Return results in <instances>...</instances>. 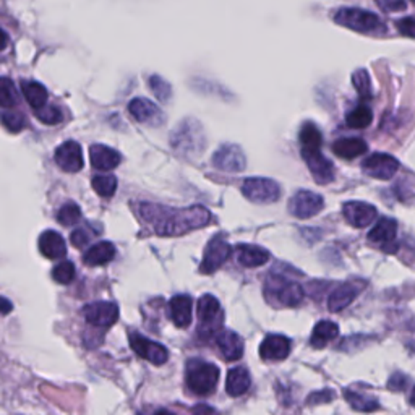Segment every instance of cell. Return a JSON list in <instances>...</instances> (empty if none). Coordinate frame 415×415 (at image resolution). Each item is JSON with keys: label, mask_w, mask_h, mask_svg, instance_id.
<instances>
[{"label": "cell", "mask_w": 415, "mask_h": 415, "mask_svg": "<svg viewBox=\"0 0 415 415\" xmlns=\"http://www.w3.org/2000/svg\"><path fill=\"white\" fill-rule=\"evenodd\" d=\"M396 234H398V223L391 218H381L370 230L369 240L381 248H389V244L396 240Z\"/></svg>", "instance_id": "cell-21"}, {"label": "cell", "mask_w": 415, "mask_h": 415, "mask_svg": "<svg viewBox=\"0 0 415 415\" xmlns=\"http://www.w3.org/2000/svg\"><path fill=\"white\" fill-rule=\"evenodd\" d=\"M36 115L42 124H47V125H56V124L62 122V119H64L62 117L60 109L56 108V105H49V104H46L44 108L37 109Z\"/></svg>", "instance_id": "cell-41"}, {"label": "cell", "mask_w": 415, "mask_h": 415, "mask_svg": "<svg viewBox=\"0 0 415 415\" xmlns=\"http://www.w3.org/2000/svg\"><path fill=\"white\" fill-rule=\"evenodd\" d=\"M298 139H300L302 151H315V149H321V143H323L321 132L313 122H305L302 125L300 133H298Z\"/></svg>", "instance_id": "cell-30"}, {"label": "cell", "mask_w": 415, "mask_h": 415, "mask_svg": "<svg viewBox=\"0 0 415 415\" xmlns=\"http://www.w3.org/2000/svg\"><path fill=\"white\" fill-rule=\"evenodd\" d=\"M410 349H412L415 352V342H412V344H410Z\"/></svg>", "instance_id": "cell-52"}, {"label": "cell", "mask_w": 415, "mask_h": 415, "mask_svg": "<svg viewBox=\"0 0 415 415\" xmlns=\"http://www.w3.org/2000/svg\"><path fill=\"white\" fill-rule=\"evenodd\" d=\"M192 298L188 296H176L169 302V315L177 328H187L192 323Z\"/></svg>", "instance_id": "cell-23"}, {"label": "cell", "mask_w": 415, "mask_h": 415, "mask_svg": "<svg viewBox=\"0 0 415 415\" xmlns=\"http://www.w3.org/2000/svg\"><path fill=\"white\" fill-rule=\"evenodd\" d=\"M198 318H200V334L214 330V326L221 325V305L214 296H203L198 300Z\"/></svg>", "instance_id": "cell-15"}, {"label": "cell", "mask_w": 415, "mask_h": 415, "mask_svg": "<svg viewBox=\"0 0 415 415\" xmlns=\"http://www.w3.org/2000/svg\"><path fill=\"white\" fill-rule=\"evenodd\" d=\"M56 162L65 172H80L83 169V151L76 142H65L56 149Z\"/></svg>", "instance_id": "cell-16"}, {"label": "cell", "mask_w": 415, "mask_h": 415, "mask_svg": "<svg viewBox=\"0 0 415 415\" xmlns=\"http://www.w3.org/2000/svg\"><path fill=\"white\" fill-rule=\"evenodd\" d=\"M18 101V93L12 80L0 76V108H13Z\"/></svg>", "instance_id": "cell-36"}, {"label": "cell", "mask_w": 415, "mask_h": 415, "mask_svg": "<svg viewBox=\"0 0 415 415\" xmlns=\"http://www.w3.org/2000/svg\"><path fill=\"white\" fill-rule=\"evenodd\" d=\"M115 247L110 242H99L83 255V262L88 266H103L115 258Z\"/></svg>", "instance_id": "cell-28"}, {"label": "cell", "mask_w": 415, "mask_h": 415, "mask_svg": "<svg viewBox=\"0 0 415 415\" xmlns=\"http://www.w3.org/2000/svg\"><path fill=\"white\" fill-rule=\"evenodd\" d=\"M22 91L25 99L28 101V104H30L33 109L37 110L46 105L47 91L41 83H37V81H23Z\"/></svg>", "instance_id": "cell-31"}, {"label": "cell", "mask_w": 415, "mask_h": 415, "mask_svg": "<svg viewBox=\"0 0 415 415\" xmlns=\"http://www.w3.org/2000/svg\"><path fill=\"white\" fill-rule=\"evenodd\" d=\"M0 124L12 133L22 132L26 127L25 115L15 110H0Z\"/></svg>", "instance_id": "cell-33"}, {"label": "cell", "mask_w": 415, "mask_h": 415, "mask_svg": "<svg viewBox=\"0 0 415 415\" xmlns=\"http://www.w3.org/2000/svg\"><path fill=\"white\" fill-rule=\"evenodd\" d=\"M396 28L400 35L407 37H415V17H405L403 20L396 22Z\"/></svg>", "instance_id": "cell-43"}, {"label": "cell", "mask_w": 415, "mask_h": 415, "mask_svg": "<svg viewBox=\"0 0 415 415\" xmlns=\"http://www.w3.org/2000/svg\"><path fill=\"white\" fill-rule=\"evenodd\" d=\"M362 169L366 176L378 178V180H389L399 169V161L391 154L375 153L369 156L362 164Z\"/></svg>", "instance_id": "cell-10"}, {"label": "cell", "mask_w": 415, "mask_h": 415, "mask_svg": "<svg viewBox=\"0 0 415 415\" xmlns=\"http://www.w3.org/2000/svg\"><path fill=\"white\" fill-rule=\"evenodd\" d=\"M334 22L337 25L349 28L352 31L364 33V35L383 36L386 35V25L383 20L369 10H362L355 7H342L334 12Z\"/></svg>", "instance_id": "cell-2"}, {"label": "cell", "mask_w": 415, "mask_h": 415, "mask_svg": "<svg viewBox=\"0 0 415 415\" xmlns=\"http://www.w3.org/2000/svg\"><path fill=\"white\" fill-rule=\"evenodd\" d=\"M242 193L253 203H274L281 196V187L271 178L250 177L242 183Z\"/></svg>", "instance_id": "cell-6"}, {"label": "cell", "mask_w": 415, "mask_h": 415, "mask_svg": "<svg viewBox=\"0 0 415 415\" xmlns=\"http://www.w3.org/2000/svg\"><path fill=\"white\" fill-rule=\"evenodd\" d=\"M332 399V391H320V393L310 394V398L307 399V404H318V403H328Z\"/></svg>", "instance_id": "cell-45"}, {"label": "cell", "mask_w": 415, "mask_h": 415, "mask_svg": "<svg viewBox=\"0 0 415 415\" xmlns=\"http://www.w3.org/2000/svg\"><path fill=\"white\" fill-rule=\"evenodd\" d=\"M352 85H354V88L357 91H359L362 98L365 99L371 98V80L369 71L364 69L354 71V75H352Z\"/></svg>", "instance_id": "cell-38"}, {"label": "cell", "mask_w": 415, "mask_h": 415, "mask_svg": "<svg viewBox=\"0 0 415 415\" xmlns=\"http://www.w3.org/2000/svg\"><path fill=\"white\" fill-rule=\"evenodd\" d=\"M90 159L91 166L98 171H112L122 161V156L119 151L105 146V144H93L90 148Z\"/></svg>", "instance_id": "cell-20"}, {"label": "cell", "mask_w": 415, "mask_h": 415, "mask_svg": "<svg viewBox=\"0 0 415 415\" xmlns=\"http://www.w3.org/2000/svg\"><path fill=\"white\" fill-rule=\"evenodd\" d=\"M232 248L228 244V240H224L223 235H216L210 240V244L205 248V257H203L200 273L211 274L223 266V264L230 258Z\"/></svg>", "instance_id": "cell-7"}, {"label": "cell", "mask_w": 415, "mask_h": 415, "mask_svg": "<svg viewBox=\"0 0 415 415\" xmlns=\"http://www.w3.org/2000/svg\"><path fill=\"white\" fill-rule=\"evenodd\" d=\"M344 396L347 403L355 410H359V412H373V410L378 407V400L371 399L369 396L352 393V391H344Z\"/></svg>", "instance_id": "cell-34"}, {"label": "cell", "mask_w": 415, "mask_h": 415, "mask_svg": "<svg viewBox=\"0 0 415 415\" xmlns=\"http://www.w3.org/2000/svg\"><path fill=\"white\" fill-rule=\"evenodd\" d=\"M359 291L360 287H357L355 284L352 282L341 284V286L331 294L330 298H328V308H330V312L336 313L344 310L346 307H349L350 303L355 300L357 296H359Z\"/></svg>", "instance_id": "cell-24"}, {"label": "cell", "mask_w": 415, "mask_h": 415, "mask_svg": "<svg viewBox=\"0 0 415 415\" xmlns=\"http://www.w3.org/2000/svg\"><path fill=\"white\" fill-rule=\"evenodd\" d=\"M94 192L103 198H110L117 190V178L114 176H96L91 180Z\"/></svg>", "instance_id": "cell-35"}, {"label": "cell", "mask_w": 415, "mask_h": 415, "mask_svg": "<svg viewBox=\"0 0 415 415\" xmlns=\"http://www.w3.org/2000/svg\"><path fill=\"white\" fill-rule=\"evenodd\" d=\"M405 381H407V378L405 376H403L400 373H396L391 376L389 383H388V388L393 389V391H400L405 388Z\"/></svg>", "instance_id": "cell-46"}, {"label": "cell", "mask_w": 415, "mask_h": 415, "mask_svg": "<svg viewBox=\"0 0 415 415\" xmlns=\"http://www.w3.org/2000/svg\"><path fill=\"white\" fill-rule=\"evenodd\" d=\"M216 344L226 360L234 362L244 355V341L237 332L224 330L216 334Z\"/></svg>", "instance_id": "cell-19"}, {"label": "cell", "mask_w": 415, "mask_h": 415, "mask_svg": "<svg viewBox=\"0 0 415 415\" xmlns=\"http://www.w3.org/2000/svg\"><path fill=\"white\" fill-rule=\"evenodd\" d=\"M250 384H252V378H250V373L247 369L244 366H235L228 373V380H226V391H228L229 396H242L250 389Z\"/></svg>", "instance_id": "cell-26"}, {"label": "cell", "mask_w": 415, "mask_h": 415, "mask_svg": "<svg viewBox=\"0 0 415 415\" xmlns=\"http://www.w3.org/2000/svg\"><path fill=\"white\" fill-rule=\"evenodd\" d=\"M128 341L135 354H138L144 360L151 362L153 365H162L169 359V352L166 347L159 344V342H154L148 339V337L138 334V332H132L128 336Z\"/></svg>", "instance_id": "cell-9"}, {"label": "cell", "mask_w": 415, "mask_h": 415, "mask_svg": "<svg viewBox=\"0 0 415 415\" xmlns=\"http://www.w3.org/2000/svg\"><path fill=\"white\" fill-rule=\"evenodd\" d=\"M342 214H344L346 221L350 226H354L357 229H362L375 223L378 211H376L373 205H369V203L347 201L346 205L342 206Z\"/></svg>", "instance_id": "cell-13"}, {"label": "cell", "mask_w": 415, "mask_h": 415, "mask_svg": "<svg viewBox=\"0 0 415 415\" xmlns=\"http://www.w3.org/2000/svg\"><path fill=\"white\" fill-rule=\"evenodd\" d=\"M154 415H176L173 412H171V410H166V409H162V410H158L156 414Z\"/></svg>", "instance_id": "cell-50"}, {"label": "cell", "mask_w": 415, "mask_h": 415, "mask_svg": "<svg viewBox=\"0 0 415 415\" xmlns=\"http://www.w3.org/2000/svg\"><path fill=\"white\" fill-rule=\"evenodd\" d=\"M40 252L49 260H59L67 255V245L64 237L56 230H46L40 237Z\"/></svg>", "instance_id": "cell-22"}, {"label": "cell", "mask_w": 415, "mask_h": 415, "mask_svg": "<svg viewBox=\"0 0 415 415\" xmlns=\"http://www.w3.org/2000/svg\"><path fill=\"white\" fill-rule=\"evenodd\" d=\"M52 279L59 284H70L75 279V264L71 262H60L52 269Z\"/></svg>", "instance_id": "cell-39"}, {"label": "cell", "mask_w": 415, "mask_h": 415, "mask_svg": "<svg viewBox=\"0 0 415 415\" xmlns=\"http://www.w3.org/2000/svg\"><path fill=\"white\" fill-rule=\"evenodd\" d=\"M412 2H414V3H415V0H412Z\"/></svg>", "instance_id": "cell-53"}, {"label": "cell", "mask_w": 415, "mask_h": 415, "mask_svg": "<svg viewBox=\"0 0 415 415\" xmlns=\"http://www.w3.org/2000/svg\"><path fill=\"white\" fill-rule=\"evenodd\" d=\"M291 354V339L281 334H271L264 337V341L260 346V355L263 360L279 362L287 359Z\"/></svg>", "instance_id": "cell-18"}, {"label": "cell", "mask_w": 415, "mask_h": 415, "mask_svg": "<svg viewBox=\"0 0 415 415\" xmlns=\"http://www.w3.org/2000/svg\"><path fill=\"white\" fill-rule=\"evenodd\" d=\"M128 110L130 114H132L133 117L142 124H148V125H153V127H158V125H161L164 122V114L161 112V109L146 98H137L130 101Z\"/></svg>", "instance_id": "cell-17"}, {"label": "cell", "mask_w": 415, "mask_h": 415, "mask_svg": "<svg viewBox=\"0 0 415 415\" xmlns=\"http://www.w3.org/2000/svg\"><path fill=\"white\" fill-rule=\"evenodd\" d=\"M13 310L12 302L6 297H0V315H8Z\"/></svg>", "instance_id": "cell-48"}, {"label": "cell", "mask_w": 415, "mask_h": 415, "mask_svg": "<svg viewBox=\"0 0 415 415\" xmlns=\"http://www.w3.org/2000/svg\"><path fill=\"white\" fill-rule=\"evenodd\" d=\"M219 380V369L213 364L201 360H192L187 365V386L192 393L208 396L216 389Z\"/></svg>", "instance_id": "cell-4"}, {"label": "cell", "mask_w": 415, "mask_h": 415, "mask_svg": "<svg viewBox=\"0 0 415 415\" xmlns=\"http://www.w3.org/2000/svg\"><path fill=\"white\" fill-rule=\"evenodd\" d=\"M148 85H149V88L153 90L154 96H156V98H158L159 101H162V103H166V101L171 99V96H172V88H171V85H169L167 81L164 80V78H161V76L153 75L151 78L148 80Z\"/></svg>", "instance_id": "cell-40"}, {"label": "cell", "mask_w": 415, "mask_h": 415, "mask_svg": "<svg viewBox=\"0 0 415 415\" xmlns=\"http://www.w3.org/2000/svg\"><path fill=\"white\" fill-rule=\"evenodd\" d=\"M325 208V200L321 195L310 190H300L289 201V211L298 219H308L316 216Z\"/></svg>", "instance_id": "cell-8"}, {"label": "cell", "mask_w": 415, "mask_h": 415, "mask_svg": "<svg viewBox=\"0 0 415 415\" xmlns=\"http://www.w3.org/2000/svg\"><path fill=\"white\" fill-rule=\"evenodd\" d=\"M303 161L307 162L308 169H310L313 178L320 185H328L334 180V167L330 159H326L321 154V149H315V151H302Z\"/></svg>", "instance_id": "cell-14"}, {"label": "cell", "mask_w": 415, "mask_h": 415, "mask_svg": "<svg viewBox=\"0 0 415 415\" xmlns=\"http://www.w3.org/2000/svg\"><path fill=\"white\" fill-rule=\"evenodd\" d=\"M410 403H412V405H415V388L412 389V396H410Z\"/></svg>", "instance_id": "cell-51"}, {"label": "cell", "mask_w": 415, "mask_h": 415, "mask_svg": "<svg viewBox=\"0 0 415 415\" xmlns=\"http://www.w3.org/2000/svg\"><path fill=\"white\" fill-rule=\"evenodd\" d=\"M264 291H266V296H271L273 294L276 302L286 307L300 305L303 302V297H305V292H303V289L297 282L286 281V279L279 276H269L266 286H264Z\"/></svg>", "instance_id": "cell-5"}, {"label": "cell", "mask_w": 415, "mask_h": 415, "mask_svg": "<svg viewBox=\"0 0 415 415\" xmlns=\"http://www.w3.org/2000/svg\"><path fill=\"white\" fill-rule=\"evenodd\" d=\"M216 169L224 172H242L247 167V159L237 144H223L213 156Z\"/></svg>", "instance_id": "cell-11"}, {"label": "cell", "mask_w": 415, "mask_h": 415, "mask_svg": "<svg viewBox=\"0 0 415 415\" xmlns=\"http://www.w3.org/2000/svg\"><path fill=\"white\" fill-rule=\"evenodd\" d=\"M70 240H71V244H74V247L83 248L85 245L90 242V235L86 234L85 229H76V230H74V232H71Z\"/></svg>", "instance_id": "cell-44"}, {"label": "cell", "mask_w": 415, "mask_h": 415, "mask_svg": "<svg viewBox=\"0 0 415 415\" xmlns=\"http://www.w3.org/2000/svg\"><path fill=\"white\" fill-rule=\"evenodd\" d=\"M376 3H378V7L381 8V10L388 12V13L404 12L405 7H407L405 0H376Z\"/></svg>", "instance_id": "cell-42"}, {"label": "cell", "mask_w": 415, "mask_h": 415, "mask_svg": "<svg viewBox=\"0 0 415 415\" xmlns=\"http://www.w3.org/2000/svg\"><path fill=\"white\" fill-rule=\"evenodd\" d=\"M366 143L362 138H339L332 143V153L341 159H355L366 153Z\"/></svg>", "instance_id": "cell-27"}, {"label": "cell", "mask_w": 415, "mask_h": 415, "mask_svg": "<svg viewBox=\"0 0 415 415\" xmlns=\"http://www.w3.org/2000/svg\"><path fill=\"white\" fill-rule=\"evenodd\" d=\"M346 122L350 128H366L373 122V112H371L369 105H357L355 109H352L350 112L347 114Z\"/></svg>", "instance_id": "cell-32"}, {"label": "cell", "mask_w": 415, "mask_h": 415, "mask_svg": "<svg viewBox=\"0 0 415 415\" xmlns=\"http://www.w3.org/2000/svg\"><path fill=\"white\" fill-rule=\"evenodd\" d=\"M339 334V328L332 321H320L313 328V334L310 337V344L315 349H323L328 346V342L334 341Z\"/></svg>", "instance_id": "cell-29"}, {"label": "cell", "mask_w": 415, "mask_h": 415, "mask_svg": "<svg viewBox=\"0 0 415 415\" xmlns=\"http://www.w3.org/2000/svg\"><path fill=\"white\" fill-rule=\"evenodd\" d=\"M80 219H81L80 206L71 201L65 203V205L59 210V213H57V221H59L62 226H75Z\"/></svg>", "instance_id": "cell-37"}, {"label": "cell", "mask_w": 415, "mask_h": 415, "mask_svg": "<svg viewBox=\"0 0 415 415\" xmlns=\"http://www.w3.org/2000/svg\"><path fill=\"white\" fill-rule=\"evenodd\" d=\"M171 144L183 156H196L205 151L206 138L203 127L195 119H185L171 135Z\"/></svg>", "instance_id": "cell-3"}, {"label": "cell", "mask_w": 415, "mask_h": 415, "mask_svg": "<svg viewBox=\"0 0 415 415\" xmlns=\"http://www.w3.org/2000/svg\"><path fill=\"white\" fill-rule=\"evenodd\" d=\"M137 216L146 228L162 237H177L211 223V213L203 206L169 208L154 203H138Z\"/></svg>", "instance_id": "cell-1"}, {"label": "cell", "mask_w": 415, "mask_h": 415, "mask_svg": "<svg viewBox=\"0 0 415 415\" xmlns=\"http://www.w3.org/2000/svg\"><path fill=\"white\" fill-rule=\"evenodd\" d=\"M8 44V37L6 33H3L2 30H0V51H3Z\"/></svg>", "instance_id": "cell-49"}, {"label": "cell", "mask_w": 415, "mask_h": 415, "mask_svg": "<svg viewBox=\"0 0 415 415\" xmlns=\"http://www.w3.org/2000/svg\"><path fill=\"white\" fill-rule=\"evenodd\" d=\"M192 415H218V412H216L213 407H210V405L201 404V405H196V407L193 409Z\"/></svg>", "instance_id": "cell-47"}, {"label": "cell", "mask_w": 415, "mask_h": 415, "mask_svg": "<svg viewBox=\"0 0 415 415\" xmlns=\"http://www.w3.org/2000/svg\"><path fill=\"white\" fill-rule=\"evenodd\" d=\"M237 252V262L245 268H258L268 263L269 252L258 245H239L235 248Z\"/></svg>", "instance_id": "cell-25"}, {"label": "cell", "mask_w": 415, "mask_h": 415, "mask_svg": "<svg viewBox=\"0 0 415 415\" xmlns=\"http://www.w3.org/2000/svg\"><path fill=\"white\" fill-rule=\"evenodd\" d=\"M83 315L90 325L109 328L119 320V307L112 302H94L83 308Z\"/></svg>", "instance_id": "cell-12"}]
</instances>
